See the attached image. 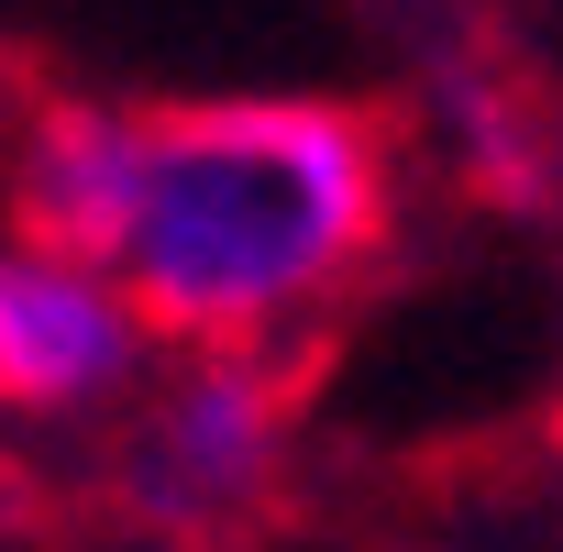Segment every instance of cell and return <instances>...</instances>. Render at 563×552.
Wrapping results in <instances>:
<instances>
[{"label": "cell", "instance_id": "2", "mask_svg": "<svg viewBox=\"0 0 563 552\" xmlns=\"http://www.w3.org/2000/svg\"><path fill=\"white\" fill-rule=\"evenodd\" d=\"M299 486V376L288 354H166L111 420V497L166 541L265 530Z\"/></svg>", "mask_w": 563, "mask_h": 552}, {"label": "cell", "instance_id": "1", "mask_svg": "<svg viewBox=\"0 0 563 552\" xmlns=\"http://www.w3.org/2000/svg\"><path fill=\"white\" fill-rule=\"evenodd\" d=\"M409 144L343 89L155 100L111 276L166 354H288L398 254Z\"/></svg>", "mask_w": 563, "mask_h": 552}, {"label": "cell", "instance_id": "6", "mask_svg": "<svg viewBox=\"0 0 563 552\" xmlns=\"http://www.w3.org/2000/svg\"><path fill=\"white\" fill-rule=\"evenodd\" d=\"M23 519H34V486H23V464H12V453H0V552L23 541Z\"/></svg>", "mask_w": 563, "mask_h": 552}, {"label": "cell", "instance_id": "4", "mask_svg": "<svg viewBox=\"0 0 563 552\" xmlns=\"http://www.w3.org/2000/svg\"><path fill=\"white\" fill-rule=\"evenodd\" d=\"M144 144H155L144 100H111V89H45V100H23L12 144H0V221L111 265V243L133 221V188H144Z\"/></svg>", "mask_w": 563, "mask_h": 552}, {"label": "cell", "instance_id": "5", "mask_svg": "<svg viewBox=\"0 0 563 552\" xmlns=\"http://www.w3.org/2000/svg\"><path fill=\"white\" fill-rule=\"evenodd\" d=\"M431 111H442V144H453V166H464V177H486L497 199H530V188H541V133L508 111V89H497V78H442V100H431Z\"/></svg>", "mask_w": 563, "mask_h": 552}, {"label": "cell", "instance_id": "3", "mask_svg": "<svg viewBox=\"0 0 563 552\" xmlns=\"http://www.w3.org/2000/svg\"><path fill=\"white\" fill-rule=\"evenodd\" d=\"M166 365L155 321L100 254L0 221V420L12 431H111Z\"/></svg>", "mask_w": 563, "mask_h": 552}, {"label": "cell", "instance_id": "7", "mask_svg": "<svg viewBox=\"0 0 563 552\" xmlns=\"http://www.w3.org/2000/svg\"><path fill=\"white\" fill-rule=\"evenodd\" d=\"M12 111H23V89H12V78H0V144H12Z\"/></svg>", "mask_w": 563, "mask_h": 552}]
</instances>
